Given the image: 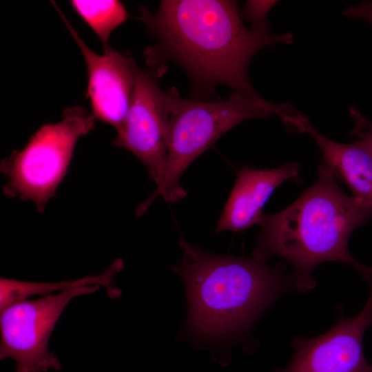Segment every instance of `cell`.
<instances>
[{"label": "cell", "instance_id": "cell-1", "mask_svg": "<svg viewBox=\"0 0 372 372\" xmlns=\"http://www.w3.org/2000/svg\"><path fill=\"white\" fill-rule=\"evenodd\" d=\"M140 10L139 19L156 39L143 52L150 69L161 74L164 63L173 61L197 90L207 92L227 85L262 105L276 106L254 89L248 66L261 49L291 43V33L274 34L268 22L247 28L235 1L164 0L154 12L145 6Z\"/></svg>", "mask_w": 372, "mask_h": 372}, {"label": "cell", "instance_id": "cell-2", "mask_svg": "<svg viewBox=\"0 0 372 372\" xmlns=\"http://www.w3.org/2000/svg\"><path fill=\"white\" fill-rule=\"evenodd\" d=\"M182 259L171 268L182 278L189 312L184 335L203 341L240 338L276 300L298 291L287 264L218 256L182 238Z\"/></svg>", "mask_w": 372, "mask_h": 372}, {"label": "cell", "instance_id": "cell-3", "mask_svg": "<svg viewBox=\"0 0 372 372\" xmlns=\"http://www.w3.org/2000/svg\"><path fill=\"white\" fill-rule=\"evenodd\" d=\"M318 171L316 182L290 205L262 215L252 256L266 260L276 256L286 260L293 267L291 274L302 293L315 287V267L329 261L353 267L369 284L372 267L353 257L348 242L352 231L368 222L372 209L344 192L322 162Z\"/></svg>", "mask_w": 372, "mask_h": 372}, {"label": "cell", "instance_id": "cell-4", "mask_svg": "<svg viewBox=\"0 0 372 372\" xmlns=\"http://www.w3.org/2000/svg\"><path fill=\"white\" fill-rule=\"evenodd\" d=\"M169 94L168 152L165 172L152 195L137 208L142 215L154 200L162 196L167 203H176L187 195L180 185L184 172L225 132L251 118L282 117L283 103L274 107L262 105L238 92L225 101H202L185 99L172 87Z\"/></svg>", "mask_w": 372, "mask_h": 372}, {"label": "cell", "instance_id": "cell-5", "mask_svg": "<svg viewBox=\"0 0 372 372\" xmlns=\"http://www.w3.org/2000/svg\"><path fill=\"white\" fill-rule=\"evenodd\" d=\"M95 120L83 107L74 106L65 109L60 121L41 126L21 150L1 161L7 177L3 194L30 200L42 213L67 174L78 140L94 127Z\"/></svg>", "mask_w": 372, "mask_h": 372}, {"label": "cell", "instance_id": "cell-6", "mask_svg": "<svg viewBox=\"0 0 372 372\" xmlns=\"http://www.w3.org/2000/svg\"><path fill=\"white\" fill-rule=\"evenodd\" d=\"M100 287L99 285L79 284L56 295L17 302L1 311L0 359L14 360L16 372L60 369L59 360L48 350L56 323L74 298L93 293Z\"/></svg>", "mask_w": 372, "mask_h": 372}, {"label": "cell", "instance_id": "cell-7", "mask_svg": "<svg viewBox=\"0 0 372 372\" xmlns=\"http://www.w3.org/2000/svg\"><path fill=\"white\" fill-rule=\"evenodd\" d=\"M161 73L136 66L130 103L112 144L139 158L157 185L163 177L168 152L169 91L158 84Z\"/></svg>", "mask_w": 372, "mask_h": 372}, {"label": "cell", "instance_id": "cell-8", "mask_svg": "<svg viewBox=\"0 0 372 372\" xmlns=\"http://www.w3.org/2000/svg\"><path fill=\"white\" fill-rule=\"evenodd\" d=\"M372 325V296L362 309L346 318L340 314L336 324L325 333L307 338L296 336L293 355L284 366L273 372H372L366 359L363 337Z\"/></svg>", "mask_w": 372, "mask_h": 372}, {"label": "cell", "instance_id": "cell-9", "mask_svg": "<svg viewBox=\"0 0 372 372\" xmlns=\"http://www.w3.org/2000/svg\"><path fill=\"white\" fill-rule=\"evenodd\" d=\"M83 56L88 76L86 97L95 119L121 127L127 112L134 83L136 64L129 53L110 47L103 55L91 50L52 1Z\"/></svg>", "mask_w": 372, "mask_h": 372}, {"label": "cell", "instance_id": "cell-10", "mask_svg": "<svg viewBox=\"0 0 372 372\" xmlns=\"http://www.w3.org/2000/svg\"><path fill=\"white\" fill-rule=\"evenodd\" d=\"M300 168L298 163H289L271 169L239 170L215 231H242L258 225L262 209L274 190L285 181L297 178Z\"/></svg>", "mask_w": 372, "mask_h": 372}, {"label": "cell", "instance_id": "cell-11", "mask_svg": "<svg viewBox=\"0 0 372 372\" xmlns=\"http://www.w3.org/2000/svg\"><path fill=\"white\" fill-rule=\"evenodd\" d=\"M303 127L317 143L323 165L354 198L372 209V153L367 145L361 140L349 144L330 140L317 131L308 118Z\"/></svg>", "mask_w": 372, "mask_h": 372}, {"label": "cell", "instance_id": "cell-12", "mask_svg": "<svg viewBox=\"0 0 372 372\" xmlns=\"http://www.w3.org/2000/svg\"><path fill=\"white\" fill-rule=\"evenodd\" d=\"M123 262L117 258L112 265L101 274L86 276L72 281L44 283L0 278V311L17 302L27 300L34 295L51 294L54 291H63L74 285L88 283L105 287L110 297L114 298L121 293L113 285L114 279L122 269Z\"/></svg>", "mask_w": 372, "mask_h": 372}, {"label": "cell", "instance_id": "cell-13", "mask_svg": "<svg viewBox=\"0 0 372 372\" xmlns=\"http://www.w3.org/2000/svg\"><path fill=\"white\" fill-rule=\"evenodd\" d=\"M70 4L98 36L104 52L110 47L108 41L112 31L128 17L125 8L117 0H72Z\"/></svg>", "mask_w": 372, "mask_h": 372}, {"label": "cell", "instance_id": "cell-14", "mask_svg": "<svg viewBox=\"0 0 372 372\" xmlns=\"http://www.w3.org/2000/svg\"><path fill=\"white\" fill-rule=\"evenodd\" d=\"M276 1H247L242 11V17L252 23V27H259L267 23L265 17Z\"/></svg>", "mask_w": 372, "mask_h": 372}, {"label": "cell", "instance_id": "cell-15", "mask_svg": "<svg viewBox=\"0 0 372 372\" xmlns=\"http://www.w3.org/2000/svg\"><path fill=\"white\" fill-rule=\"evenodd\" d=\"M354 127L352 134L362 141L372 153V123L354 107L350 109Z\"/></svg>", "mask_w": 372, "mask_h": 372}, {"label": "cell", "instance_id": "cell-16", "mask_svg": "<svg viewBox=\"0 0 372 372\" xmlns=\"http://www.w3.org/2000/svg\"><path fill=\"white\" fill-rule=\"evenodd\" d=\"M342 14L348 17L362 19L372 25V1L363 2L357 6L349 8Z\"/></svg>", "mask_w": 372, "mask_h": 372}, {"label": "cell", "instance_id": "cell-17", "mask_svg": "<svg viewBox=\"0 0 372 372\" xmlns=\"http://www.w3.org/2000/svg\"><path fill=\"white\" fill-rule=\"evenodd\" d=\"M369 294L372 295V282L369 284Z\"/></svg>", "mask_w": 372, "mask_h": 372}]
</instances>
